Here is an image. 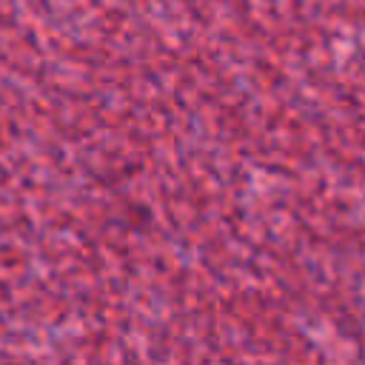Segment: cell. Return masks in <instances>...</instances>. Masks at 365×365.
Returning <instances> with one entry per match:
<instances>
[]
</instances>
